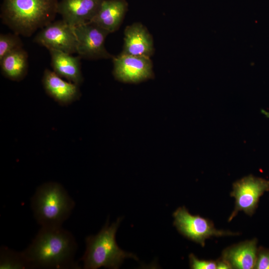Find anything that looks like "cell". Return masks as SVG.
Returning a JSON list of instances; mask_svg holds the SVG:
<instances>
[{"mask_svg": "<svg viewBox=\"0 0 269 269\" xmlns=\"http://www.w3.org/2000/svg\"><path fill=\"white\" fill-rule=\"evenodd\" d=\"M77 245L72 235L61 227H42L24 254L31 267H76L73 257Z\"/></svg>", "mask_w": 269, "mask_h": 269, "instance_id": "cell-1", "label": "cell"}, {"mask_svg": "<svg viewBox=\"0 0 269 269\" xmlns=\"http://www.w3.org/2000/svg\"><path fill=\"white\" fill-rule=\"evenodd\" d=\"M58 0H2L0 18L14 33L30 36L53 21Z\"/></svg>", "mask_w": 269, "mask_h": 269, "instance_id": "cell-2", "label": "cell"}, {"mask_svg": "<svg viewBox=\"0 0 269 269\" xmlns=\"http://www.w3.org/2000/svg\"><path fill=\"white\" fill-rule=\"evenodd\" d=\"M121 221L119 218L109 226L108 220L98 234L86 238V250L81 259L84 269H96L103 267L117 269L126 258L137 260L134 255L125 252L117 245L116 233Z\"/></svg>", "mask_w": 269, "mask_h": 269, "instance_id": "cell-3", "label": "cell"}, {"mask_svg": "<svg viewBox=\"0 0 269 269\" xmlns=\"http://www.w3.org/2000/svg\"><path fill=\"white\" fill-rule=\"evenodd\" d=\"M34 217L41 227H61L74 207V202L59 183L39 186L31 199Z\"/></svg>", "mask_w": 269, "mask_h": 269, "instance_id": "cell-4", "label": "cell"}, {"mask_svg": "<svg viewBox=\"0 0 269 269\" xmlns=\"http://www.w3.org/2000/svg\"><path fill=\"white\" fill-rule=\"evenodd\" d=\"M174 226L187 239L205 245L206 239L211 237L234 236L238 233L216 229L209 220L199 215L191 214L184 207L178 208L173 213Z\"/></svg>", "mask_w": 269, "mask_h": 269, "instance_id": "cell-5", "label": "cell"}, {"mask_svg": "<svg viewBox=\"0 0 269 269\" xmlns=\"http://www.w3.org/2000/svg\"><path fill=\"white\" fill-rule=\"evenodd\" d=\"M269 191V180L249 175L236 181L230 195L235 199L234 210L228 221H231L239 211L252 216L258 206L260 197Z\"/></svg>", "mask_w": 269, "mask_h": 269, "instance_id": "cell-6", "label": "cell"}, {"mask_svg": "<svg viewBox=\"0 0 269 269\" xmlns=\"http://www.w3.org/2000/svg\"><path fill=\"white\" fill-rule=\"evenodd\" d=\"M78 55L87 59L113 58L105 47L109 33L97 25L88 22L74 27Z\"/></svg>", "mask_w": 269, "mask_h": 269, "instance_id": "cell-7", "label": "cell"}, {"mask_svg": "<svg viewBox=\"0 0 269 269\" xmlns=\"http://www.w3.org/2000/svg\"><path fill=\"white\" fill-rule=\"evenodd\" d=\"M34 41L48 50H58L71 54L77 51L74 28L62 19L53 21L41 28Z\"/></svg>", "mask_w": 269, "mask_h": 269, "instance_id": "cell-8", "label": "cell"}, {"mask_svg": "<svg viewBox=\"0 0 269 269\" xmlns=\"http://www.w3.org/2000/svg\"><path fill=\"white\" fill-rule=\"evenodd\" d=\"M113 59L114 75L120 81L136 83L153 77L152 64L149 57L122 53Z\"/></svg>", "mask_w": 269, "mask_h": 269, "instance_id": "cell-9", "label": "cell"}, {"mask_svg": "<svg viewBox=\"0 0 269 269\" xmlns=\"http://www.w3.org/2000/svg\"><path fill=\"white\" fill-rule=\"evenodd\" d=\"M103 0H61L57 13L65 22L74 28L90 22L98 12Z\"/></svg>", "mask_w": 269, "mask_h": 269, "instance_id": "cell-10", "label": "cell"}, {"mask_svg": "<svg viewBox=\"0 0 269 269\" xmlns=\"http://www.w3.org/2000/svg\"><path fill=\"white\" fill-rule=\"evenodd\" d=\"M42 84L46 93L61 105H67L80 96L79 86L63 80L53 71L46 69Z\"/></svg>", "mask_w": 269, "mask_h": 269, "instance_id": "cell-11", "label": "cell"}, {"mask_svg": "<svg viewBox=\"0 0 269 269\" xmlns=\"http://www.w3.org/2000/svg\"><path fill=\"white\" fill-rule=\"evenodd\" d=\"M153 51L152 36L143 25L135 23L126 28L122 53L150 58Z\"/></svg>", "mask_w": 269, "mask_h": 269, "instance_id": "cell-12", "label": "cell"}, {"mask_svg": "<svg viewBox=\"0 0 269 269\" xmlns=\"http://www.w3.org/2000/svg\"><path fill=\"white\" fill-rule=\"evenodd\" d=\"M256 239L248 240L227 248L221 258L230 269H254L256 262L258 247Z\"/></svg>", "mask_w": 269, "mask_h": 269, "instance_id": "cell-13", "label": "cell"}, {"mask_svg": "<svg viewBox=\"0 0 269 269\" xmlns=\"http://www.w3.org/2000/svg\"><path fill=\"white\" fill-rule=\"evenodd\" d=\"M128 6L125 0H103L98 12L90 22L109 33L113 32L120 27Z\"/></svg>", "mask_w": 269, "mask_h": 269, "instance_id": "cell-14", "label": "cell"}, {"mask_svg": "<svg viewBox=\"0 0 269 269\" xmlns=\"http://www.w3.org/2000/svg\"><path fill=\"white\" fill-rule=\"evenodd\" d=\"M53 71L61 77L79 86L83 82L81 57L62 51L48 50Z\"/></svg>", "mask_w": 269, "mask_h": 269, "instance_id": "cell-15", "label": "cell"}, {"mask_svg": "<svg viewBox=\"0 0 269 269\" xmlns=\"http://www.w3.org/2000/svg\"><path fill=\"white\" fill-rule=\"evenodd\" d=\"M2 74L7 78L15 81L21 80L28 70V55L23 48L13 51L0 60Z\"/></svg>", "mask_w": 269, "mask_h": 269, "instance_id": "cell-16", "label": "cell"}, {"mask_svg": "<svg viewBox=\"0 0 269 269\" xmlns=\"http://www.w3.org/2000/svg\"><path fill=\"white\" fill-rule=\"evenodd\" d=\"M31 267L23 252H16L7 248L0 251V269H26Z\"/></svg>", "mask_w": 269, "mask_h": 269, "instance_id": "cell-17", "label": "cell"}, {"mask_svg": "<svg viewBox=\"0 0 269 269\" xmlns=\"http://www.w3.org/2000/svg\"><path fill=\"white\" fill-rule=\"evenodd\" d=\"M19 35L14 33L0 35V60L9 53L22 48Z\"/></svg>", "mask_w": 269, "mask_h": 269, "instance_id": "cell-18", "label": "cell"}, {"mask_svg": "<svg viewBox=\"0 0 269 269\" xmlns=\"http://www.w3.org/2000/svg\"><path fill=\"white\" fill-rule=\"evenodd\" d=\"M190 267L192 269H216L217 261H206L198 259L194 254L189 256Z\"/></svg>", "mask_w": 269, "mask_h": 269, "instance_id": "cell-19", "label": "cell"}, {"mask_svg": "<svg viewBox=\"0 0 269 269\" xmlns=\"http://www.w3.org/2000/svg\"><path fill=\"white\" fill-rule=\"evenodd\" d=\"M254 269H269V249L260 247L258 249Z\"/></svg>", "mask_w": 269, "mask_h": 269, "instance_id": "cell-20", "label": "cell"}]
</instances>
